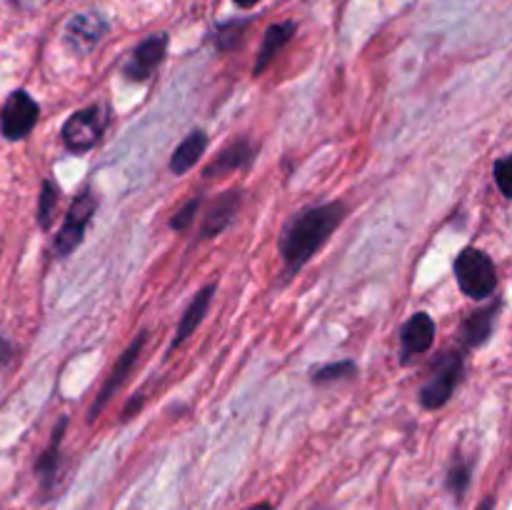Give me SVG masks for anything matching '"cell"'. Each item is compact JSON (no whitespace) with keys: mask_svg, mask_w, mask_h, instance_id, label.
Returning <instances> with one entry per match:
<instances>
[{"mask_svg":"<svg viewBox=\"0 0 512 510\" xmlns=\"http://www.w3.org/2000/svg\"><path fill=\"white\" fill-rule=\"evenodd\" d=\"M345 208L343 203L318 205L303 213L293 215L285 223L283 238H280V253H283L288 273H298L333 235V230L343 223Z\"/></svg>","mask_w":512,"mask_h":510,"instance_id":"cell-1","label":"cell"},{"mask_svg":"<svg viewBox=\"0 0 512 510\" xmlns=\"http://www.w3.org/2000/svg\"><path fill=\"white\" fill-rule=\"evenodd\" d=\"M455 275L458 285L468 298L483 300L490 298L498 288V275H495V263L478 248H465L455 260Z\"/></svg>","mask_w":512,"mask_h":510,"instance_id":"cell-2","label":"cell"},{"mask_svg":"<svg viewBox=\"0 0 512 510\" xmlns=\"http://www.w3.org/2000/svg\"><path fill=\"white\" fill-rule=\"evenodd\" d=\"M460 375H463V358L458 353H443L433 363V373H430L428 383L420 390V403L428 410L443 408L455 393Z\"/></svg>","mask_w":512,"mask_h":510,"instance_id":"cell-3","label":"cell"},{"mask_svg":"<svg viewBox=\"0 0 512 510\" xmlns=\"http://www.w3.org/2000/svg\"><path fill=\"white\" fill-rule=\"evenodd\" d=\"M38 113V103L25 90H18L5 103L3 115H0V130H3L8 140L25 138L35 128V123H38Z\"/></svg>","mask_w":512,"mask_h":510,"instance_id":"cell-4","label":"cell"},{"mask_svg":"<svg viewBox=\"0 0 512 510\" xmlns=\"http://www.w3.org/2000/svg\"><path fill=\"white\" fill-rule=\"evenodd\" d=\"M93 213H95L93 193H83L73 203V208H70V213H68V218H65L63 228H60L58 238H55V243H53L55 255H60V258H63V255L73 253V250L78 248L80 243H83L85 228H88Z\"/></svg>","mask_w":512,"mask_h":510,"instance_id":"cell-5","label":"cell"},{"mask_svg":"<svg viewBox=\"0 0 512 510\" xmlns=\"http://www.w3.org/2000/svg\"><path fill=\"white\" fill-rule=\"evenodd\" d=\"M103 115L100 108H85L70 115L63 125V143L65 148L75 150V153H85L98 143L100 133H103Z\"/></svg>","mask_w":512,"mask_h":510,"instance_id":"cell-6","label":"cell"},{"mask_svg":"<svg viewBox=\"0 0 512 510\" xmlns=\"http://www.w3.org/2000/svg\"><path fill=\"white\" fill-rule=\"evenodd\" d=\"M165 48H168V35L158 33V35H150L148 40L138 45L130 55V60L125 63V78L135 80V83H143L153 75V70L158 68L160 60H163Z\"/></svg>","mask_w":512,"mask_h":510,"instance_id":"cell-7","label":"cell"},{"mask_svg":"<svg viewBox=\"0 0 512 510\" xmlns=\"http://www.w3.org/2000/svg\"><path fill=\"white\" fill-rule=\"evenodd\" d=\"M105 30H108V23H105L100 15L83 13L75 15V18L70 20L68 30H65V40H68V45L73 50L85 53V50H90L100 38H103Z\"/></svg>","mask_w":512,"mask_h":510,"instance_id":"cell-8","label":"cell"},{"mask_svg":"<svg viewBox=\"0 0 512 510\" xmlns=\"http://www.w3.org/2000/svg\"><path fill=\"white\" fill-rule=\"evenodd\" d=\"M435 340V323L428 313H415L403 325V363H408L410 355L428 353Z\"/></svg>","mask_w":512,"mask_h":510,"instance_id":"cell-9","label":"cell"},{"mask_svg":"<svg viewBox=\"0 0 512 510\" xmlns=\"http://www.w3.org/2000/svg\"><path fill=\"white\" fill-rule=\"evenodd\" d=\"M143 343H145V335H138V340H135V343L130 345V348L125 350L123 355H120V360H118V363H115L113 373H110L108 383H105V388L100 390V395H98V403H95L93 408H90V420H93L95 415L100 413V408H103V405L108 403V400H110V395H113L115 390H118L120 385H123V380L128 378L130 368H133V365H135V360H138V353H140V348H143Z\"/></svg>","mask_w":512,"mask_h":510,"instance_id":"cell-10","label":"cell"},{"mask_svg":"<svg viewBox=\"0 0 512 510\" xmlns=\"http://www.w3.org/2000/svg\"><path fill=\"white\" fill-rule=\"evenodd\" d=\"M208 148V135L205 130H193L183 143L175 148L173 158H170V173L173 175H185L195 163L200 160V155Z\"/></svg>","mask_w":512,"mask_h":510,"instance_id":"cell-11","label":"cell"},{"mask_svg":"<svg viewBox=\"0 0 512 510\" xmlns=\"http://www.w3.org/2000/svg\"><path fill=\"white\" fill-rule=\"evenodd\" d=\"M65 425H68V420H60L58 428H55L53 438H50V445L48 450H45L43 455L38 458V463H35V473H38L40 478V485H43L45 493H50L53 490V483H55V475H58V460H60V443H63V433H65Z\"/></svg>","mask_w":512,"mask_h":510,"instance_id":"cell-12","label":"cell"},{"mask_svg":"<svg viewBox=\"0 0 512 510\" xmlns=\"http://www.w3.org/2000/svg\"><path fill=\"white\" fill-rule=\"evenodd\" d=\"M293 33H295V23H280V25H273V28H268V33H265L263 38V45H260L258 63H255L253 68L255 75H260L270 63H273V58L280 53V48L293 38Z\"/></svg>","mask_w":512,"mask_h":510,"instance_id":"cell-13","label":"cell"},{"mask_svg":"<svg viewBox=\"0 0 512 510\" xmlns=\"http://www.w3.org/2000/svg\"><path fill=\"white\" fill-rule=\"evenodd\" d=\"M213 290H215V288H210V285H208V288H203L198 295H195V300H193V303H190V308L185 310L183 320H180L178 333H175L173 345H170V350H175L180 343H183L185 338H188V335H193V330L198 328L200 320H203L205 313H208L210 300H213Z\"/></svg>","mask_w":512,"mask_h":510,"instance_id":"cell-14","label":"cell"},{"mask_svg":"<svg viewBox=\"0 0 512 510\" xmlns=\"http://www.w3.org/2000/svg\"><path fill=\"white\" fill-rule=\"evenodd\" d=\"M238 203H240V193H235L233 190V193L220 195V198L210 205V213H208V218H205V225H203L205 238H210V235H218L220 230L228 228V223L233 220L235 210H238Z\"/></svg>","mask_w":512,"mask_h":510,"instance_id":"cell-15","label":"cell"},{"mask_svg":"<svg viewBox=\"0 0 512 510\" xmlns=\"http://www.w3.org/2000/svg\"><path fill=\"white\" fill-rule=\"evenodd\" d=\"M250 158H253V148H250L245 140H238V143L228 145V148L215 158V163H210L208 168H205V175H208V178H213V175H225L230 173V170H238L243 168V165H248Z\"/></svg>","mask_w":512,"mask_h":510,"instance_id":"cell-16","label":"cell"},{"mask_svg":"<svg viewBox=\"0 0 512 510\" xmlns=\"http://www.w3.org/2000/svg\"><path fill=\"white\" fill-rule=\"evenodd\" d=\"M495 313H498V305L478 310V313H473L468 320H465L463 340L470 345V348H478V345H483L485 340L490 338V333H493Z\"/></svg>","mask_w":512,"mask_h":510,"instance_id":"cell-17","label":"cell"},{"mask_svg":"<svg viewBox=\"0 0 512 510\" xmlns=\"http://www.w3.org/2000/svg\"><path fill=\"white\" fill-rule=\"evenodd\" d=\"M470 475H473V468H470V463H465V460H455V463L450 465L445 485H448V490L455 495L458 503L465 498V493H468Z\"/></svg>","mask_w":512,"mask_h":510,"instance_id":"cell-18","label":"cell"},{"mask_svg":"<svg viewBox=\"0 0 512 510\" xmlns=\"http://www.w3.org/2000/svg\"><path fill=\"white\" fill-rule=\"evenodd\" d=\"M55 203H58V188H55L50 180H45L43 195H40V208H38L40 228H50V218H53Z\"/></svg>","mask_w":512,"mask_h":510,"instance_id":"cell-19","label":"cell"},{"mask_svg":"<svg viewBox=\"0 0 512 510\" xmlns=\"http://www.w3.org/2000/svg\"><path fill=\"white\" fill-rule=\"evenodd\" d=\"M355 373V365L343 360L338 365H325L315 373V383H330V380H340V378H348V375Z\"/></svg>","mask_w":512,"mask_h":510,"instance_id":"cell-20","label":"cell"},{"mask_svg":"<svg viewBox=\"0 0 512 510\" xmlns=\"http://www.w3.org/2000/svg\"><path fill=\"white\" fill-rule=\"evenodd\" d=\"M245 25H248V23H228V25H223V28H220V33H218V45H220V48H223V50L233 48V45L240 40V33H243V30H245Z\"/></svg>","mask_w":512,"mask_h":510,"instance_id":"cell-21","label":"cell"},{"mask_svg":"<svg viewBox=\"0 0 512 510\" xmlns=\"http://www.w3.org/2000/svg\"><path fill=\"white\" fill-rule=\"evenodd\" d=\"M510 168H512V160L510 158H500L495 163V180H498V188L505 198H510L512 190H510Z\"/></svg>","mask_w":512,"mask_h":510,"instance_id":"cell-22","label":"cell"},{"mask_svg":"<svg viewBox=\"0 0 512 510\" xmlns=\"http://www.w3.org/2000/svg\"><path fill=\"white\" fill-rule=\"evenodd\" d=\"M198 208H200V200L195 198V200H190V203H185V208L180 210L178 215H173V220H170V225H173L175 230H185L190 225V220L195 218V213H198Z\"/></svg>","mask_w":512,"mask_h":510,"instance_id":"cell-23","label":"cell"},{"mask_svg":"<svg viewBox=\"0 0 512 510\" xmlns=\"http://www.w3.org/2000/svg\"><path fill=\"white\" fill-rule=\"evenodd\" d=\"M495 508V498H485L483 503L478 505V510H493Z\"/></svg>","mask_w":512,"mask_h":510,"instance_id":"cell-24","label":"cell"},{"mask_svg":"<svg viewBox=\"0 0 512 510\" xmlns=\"http://www.w3.org/2000/svg\"><path fill=\"white\" fill-rule=\"evenodd\" d=\"M260 0H235V5H240V8H250V5H258Z\"/></svg>","mask_w":512,"mask_h":510,"instance_id":"cell-25","label":"cell"},{"mask_svg":"<svg viewBox=\"0 0 512 510\" xmlns=\"http://www.w3.org/2000/svg\"><path fill=\"white\" fill-rule=\"evenodd\" d=\"M245 510H273V505H270V503H258V505H250V508H245Z\"/></svg>","mask_w":512,"mask_h":510,"instance_id":"cell-26","label":"cell"},{"mask_svg":"<svg viewBox=\"0 0 512 510\" xmlns=\"http://www.w3.org/2000/svg\"><path fill=\"white\" fill-rule=\"evenodd\" d=\"M15 3H25V0H15Z\"/></svg>","mask_w":512,"mask_h":510,"instance_id":"cell-27","label":"cell"}]
</instances>
